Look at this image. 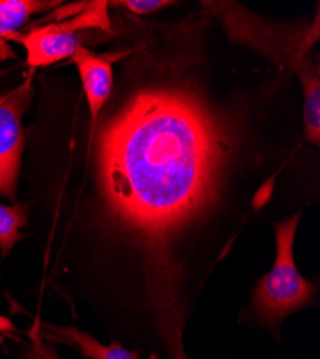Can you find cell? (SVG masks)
I'll return each instance as SVG.
<instances>
[{"label":"cell","mask_w":320,"mask_h":359,"mask_svg":"<svg viewBox=\"0 0 320 359\" xmlns=\"http://www.w3.org/2000/svg\"><path fill=\"white\" fill-rule=\"evenodd\" d=\"M38 327L39 335L46 342L69 345L86 359H138L139 355L138 351L128 349L118 342L104 345L91 334L81 331V329L75 326H61L39 322Z\"/></svg>","instance_id":"5"},{"label":"cell","mask_w":320,"mask_h":359,"mask_svg":"<svg viewBox=\"0 0 320 359\" xmlns=\"http://www.w3.org/2000/svg\"><path fill=\"white\" fill-rule=\"evenodd\" d=\"M16 178L18 175L12 174L0 164V196L11 200L16 198Z\"/></svg>","instance_id":"12"},{"label":"cell","mask_w":320,"mask_h":359,"mask_svg":"<svg viewBox=\"0 0 320 359\" xmlns=\"http://www.w3.org/2000/svg\"><path fill=\"white\" fill-rule=\"evenodd\" d=\"M300 213L276 224V259L272 271L257 283L251 306L258 322L279 326L293 312L310 305L316 287L305 279L295 264L293 245Z\"/></svg>","instance_id":"2"},{"label":"cell","mask_w":320,"mask_h":359,"mask_svg":"<svg viewBox=\"0 0 320 359\" xmlns=\"http://www.w3.org/2000/svg\"><path fill=\"white\" fill-rule=\"evenodd\" d=\"M38 325L39 319H36L35 325L27 334V337L31 338V344L25 349V359H61L57 352L39 335Z\"/></svg>","instance_id":"10"},{"label":"cell","mask_w":320,"mask_h":359,"mask_svg":"<svg viewBox=\"0 0 320 359\" xmlns=\"http://www.w3.org/2000/svg\"><path fill=\"white\" fill-rule=\"evenodd\" d=\"M227 140L179 89L138 93L98 144L102 237L127 262L118 341L150 359H191L188 257L218 205Z\"/></svg>","instance_id":"1"},{"label":"cell","mask_w":320,"mask_h":359,"mask_svg":"<svg viewBox=\"0 0 320 359\" xmlns=\"http://www.w3.org/2000/svg\"><path fill=\"white\" fill-rule=\"evenodd\" d=\"M32 95L31 76L13 91L0 97V164L18 175L23 151V128L20 118Z\"/></svg>","instance_id":"4"},{"label":"cell","mask_w":320,"mask_h":359,"mask_svg":"<svg viewBox=\"0 0 320 359\" xmlns=\"http://www.w3.org/2000/svg\"><path fill=\"white\" fill-rule=\"evenodd\" d=\"M299 78L305 91V127L306 138L313 144L320 141V81L319 75L313 74L310 68H299Z\"/></svg>","instance_id":"8"},{"label":"cell","mask_w":320,"mask_h":359,"mask_svg":"<svg viewBox=\"0 0 320 359\" xmlns=\"http://www.w3.org/2000/svg\"><path fill=\"white\" fill-rule=\"evenodd\" d=\"M52 5L55 4L34 0H0V57L11 56L5 42L18 38V31L29 18Z\"/></svg>","instance_id":"7"},{"label":"cell","mask_w":320,"mask_h":359,"mask_svg":"<svg viewBox=\"0 0 320 359\" xmlns=\"http://www.w3.org/2000/svg\"><path fill=\"white\" fill-rule=\"evenodd\" d=\"M15 331H16V327L11 319L5 318V316H0V332L8 334V332H15Z\"/></svg>","instance_id":"13"},{"label":"cell","mask_w":320,"mask_h":359,"mask_svg":"<svg viewBox=\"0 0 320 359\" xmlns=\"http://www.w3.org/2000/svg\"><path fill=\"white\" fill-rule=\"evenodd\" d=\"M106 5L104 2L91 4V6L72 19L49 23L34 29L23 36L19 35L18 38L27 50V65L36 69L72 57L76 49L82 46L79 31L92 26H108Z\"/></svg>","instance_id":"3"},{"label":"cell","mask_w":320,"mask_h":359,"mask_svg":"<svg viewBox=\"0 0 320 359\" xmlns=\"http://www.w3.org/2000/svg\"><path fill=\"white\" fill-rule=\"evenodd\" d=\"M72 59L83 85L94 128L98 115L112 91V67L105 59L92 55L85 46H79L72 55Z\"/></svg>","instance_id":"6"},{"label":"cell","mask_w":320,"mask_h":359,"mask_svg":"<svg viewBox=\"0 0 320 359\" xmlns=\"http://www.w3.org/2000/svg\"><path fill=\"white\" fill-rule=\"evenodd\" d=\"M116 5L125 6L132 13H137V15H147L167 5H171V2H162V0H127V2H118Z\"/></svg>","instance_id":"11"},{"label":"cell","mask_w":320,"mask_h":359,"mask_svg":"<svg viewBox=\"0 0 320 359\" xmlns=\"http://www.w3.org/2000/svg\"><path fill=\"white\" fill-rule=\"evenodd\" d=\"M26 224V207L19 203L13 205L0 204V256L6 257L13 246L26 237V234L22 233Z\"/></svg>","instance_id":"9"}]
</instances>
